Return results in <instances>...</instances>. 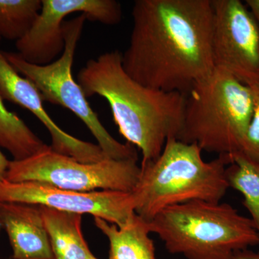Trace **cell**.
<instances>
[{"mask_svg":"<svg viewBox=\"0 0 259 259\" xmlns=\"http://www.w3.org/2000/svg\"><path fill=\"white\" fill-rule=\"evenodd\" d=\"M125 72L144 86L187 95L214 72L212 0H136Z\"/></svg>","mask_w":259,"mask_h":259,"instance_id":"1","label":"cell"},{"mask_svg":"<svg viewBox=\"0 0 259 259\" xmlns=\"http://www.w3.org/2000/svg\"><path fill=\"white\" fill-rule=\"evenodd\" d=\"M77 83L86 97L107 100L120 134L142 152L141 163L157 158L168 139H178L186 95L138 82L125 72L118 51L89 60L78 73Z\"/></svg>","mask_w":259,"mask_h":259,"instance_id":"2","label":"cell"},{"mask_svg":"<svg viewBox=\"0 0 259 259\" xmlns=\"http://www.w3.org/2000/svg\"><path fill=\"white\" fill-rule=\"evenodd\" d=\"M202 151L197 144L171 138L157 158L141 163L131 192L136 214L149 223L171 206L194 200L220 202L230 188L226 171L231 156L221 155L206 162Z\"/></svg>","mask_w":259,"mask_h":259,"instance_id":"3","label":"cell"},{"mask_svg":"<svg viewBox=\"0 0 259 259\" xmlns=\"http://www.w3.org/2000/svg\"><path fill=\"white\" fill-rule=\"evenodd\" d=\"M148 223L172 254L187 259H231L259 245L250 218L231 204L194 200L163 209Z\"/></svg>","mask_w":259,"mask_h":259,"instance_id":"4","label":"cell"},{"mask_svg":"<svg viewBox=\"0 0 259 259\" xmlns=\"http://www.w3.org/2000/svg\"><path fill=\"white\" fill-rule=\"evenodd\" d=\"M253 111L249 86L220 69L186 95L183 126L178 140L202 151L233 156L242 144Z\"/></svg>","mask_w":259,"mask_h":259,"instance_id":"5","label":"cell"},{"mask_svg":"<svg viewBox=\"0 0 259 259\" xmlns=\"http://www.w3.org/2000/svg\"><path fill=\"white\" fill-rule=\"evenodd\" d=\"M88 20L86 15L65 21L64 52L51 64L38 66L29 64L18 53L4 52L10 64L22 76L35 84L44 102L60 105L72 112L86 125L98 146L109 158L113 159H138V153L134 145L121 144L109 134L100 122L87 97L72 76V65L75 51L82 34L83 25Z\"/></svg>","mask_w":259,"mask_h":259,"instance_id":"6","label":"cell"},{"mask_svg":"<svg viewBox=\"0 0 259 259\" xmlns=\"http://www.w3.org/2000/svg\"><path fill=\"white\" fill-rule=\"evenodd\" d=\"M136 158H107L96 163H83L49 146L25 159L10 161L5 180L38 182L76 192H131L141 173Z\"/></svg>","mask_w":259,"mask_h":259,"instance_id":"7","label":"cell"},{"mask_svg":"<svg viewBox=\"0 0 259 259\" xmlns=\"http://www.w3.org/2000/svg\"><path fill=\"white\" fill-rule=\"evenodd\" d=\"M212 53L216 69L250 86L259 83V29L240 0H212Z\"/></svg>","mask_w":259,"mask_h":259,"instance_id":"8","label":"cell"},{"mask_svg":"<svg viewBox=\"0 0 259 259\" xmlns=\"http://www.w3.org/2000/svg\"><path fill=\"white\" fill-rule=\"evenodd\" d=\"M76 13L109 25L118 24L122 16L120 3L115 0H42L32 28L15 44L18 55L38 66L54 62L64 51V19Z\"/></svg>","mask_w":259,"mask_h":259,"instance_id":"9","label":"cell"},{"mask_svg":"<svg viewBox=\"0 0 259 259\" xmlns=\"http://www.w3.org/2000/svg\"><path fill=\"white\" fill-rule=\"evenodd\" d=\"M0 202L42 205L101 218L118 228L125 226L136 215L131 192L101 190L76 192L63 190L35 182L0 183Z\"/></svg>","mask_w":259,"mask_h":259,"instance_id":"10","label":"cell"},{"mask_svg":"<svg viewBox=\"0 0 259 259\" xmlns=\"http://www.w3.org/2000/svg\"><path fill=\"white\" fill-rule=\"evenodd\" d=\"M0 37V41H1ZM0 93L4 100L16 104L33 114L49 131L51 147L56 152L83 163H96L109 158L98 145L86 142L65 132L49 115L36 87L10 64L0 50Z\"/></svg>","mask_w":259,"mask_h":259,"instance_id":"11","label":"cell"},{"mask_svg":"<svg viewBox=\"0 0 259 259\" xmlns=\"http://www.w3.org/2000/svg\"><path fill=\"white\" fill-rule=\"evenodd\" d=\"M0 223L9 238L13 259H55L38 206L0 202Z\"/></svg>","mask_w":259,"mask_h":259,"instance_id":"12","label":"cell"},{"mask_svg":"<svg viewBox=\"0 0 259 259\" xmlns=\"http://www.w3.org/2000/svg\"><path fill=\"white\" fill-rule=\"evenodd\" d=\"M55 259H88L93 255L81 231L82 214L37 205Z\"/></svg>","mask_w":259,"mask_h":259,"instance_id":"13","label":"cell"},{"mask_svg":"<svg viewBox=\"0 0 259 259\" xmlns=\"http://www.w3.org/2000/svg\"><path fill=\"white\" fill-rule=\"evenodd\" d=\"M95 223L108 238L109 259H156L148 223L137 214L122 228L99 218Z\"/></svg>","mask_w":259,"mask_h":259,"instance_id":"14","label":"cell"},{"mask_svg":"<svg viewBox=\"0 0 259 259\" xmlns=\"http://www.w3.org/2000/svg\"><path fill=\"white\" fill-rule=\"evenodd\" d=\"M49 146L18 115L7 108L0 93V148L11 153L13 160L20 161L41 152Z\"/></svg>","mask_w":259,"mask_h":259,"instance_id":"15","label":"cell"},{"mask_svg":"<svg viewBox=\"0 0 259 259\" xmlns=\"http://www.w3.org/2000/svg\"><path fill=\"white\" fill-rule=\"evenodd\" d=\"M231 163L226 168L228 185L241 193L243 204L250 213L259 235V162L241 153L231 156Z\"/></svg>","mask_w":259,"mask_h":259,"instance_id":"16","label":"cell"},{"mask_svg":"<svg viewBox=\"0 0 259 259\" xmlns=\"http://www.w3.org/2000/svg\"><path fill=\"white\" fill-rule=\"evenodd\" d=\"M42 8V0H0V37L20 40L32 28Z\"/></svg>","mask_w":259,"mask_h":259,"instance_id":"17","label":"cell"},{"mask_svg":"<svg viewBox=\"0 0 259 259\" xmlns=\"http://www.w3.org/2000/svg\"><path fill=\"white\" fill-rule=\"evenodd\" d=\"M253 97V111L242 144V154L259 162V83L249 86Z\"/></svg>","mask_w":259,"mask_h":259,"instance_id":"18","label":"cell"},{"mask_svg":"<svg viewBox=\"0 0 259 259\" xmlns=\"http://www.w3.org/2000/svg\"><path fill=\"white\" fill-rule=\"evenodd\" d=\"M245 4L253 15L259 29V0H245Z\"/></svg>","mask_w":259,"mask_h":259,"instance_id":"19","label":"cell"},{"mask_svg":"<svg viewBox=\"0 0 259 259\" xmlns=\"http://www.w3.org/2000/svg\"><path fill=\"white\" fill-rule=\"evenodd\" d=\"M10 161L2 151L1 148H0V183L5 180L7 171H8V167H9Z\"/></svg>","mask_w":259,"mask_h":259,"instance_id":"20","label":"cell"},{"mask_svg":"<svg viewBox=\"0 0 259 259\" xmlns=\"http://www.w3.org/2000/svg\"><path fill=\"white\" fill-rule=\"evenodd\" d=\"M231 259H259V252L248 249L240 250Z\"/></svg>","mask_w":259,"mask_h":259,"instance_id":"21","label":"cell"},{"mask_svg":"<svg viewBox=\"0 0 259 259\" xmlns=\"http://www.w3.org/2000/svg\"><path fill=\"white\" fill-rule=\"evenodd\" d=\"M88 259H97V258H95V256H94V255H92L91 256L89 257Z\"/></svg>","mask_w":259,"mask_h":259,"instance_id":"22","label":"cell"},{"mask_svg":"<svg viewBox=\"0 0 259 259\" xmlns=\"http://www.w3.org/2000/svg\"><path fill=\"white\" fill-rule=\"evenodd\" d=\"M2 228H3V227H2L1 223H0V231H1ZM8 259H13V258H8Z\"/></svg>","mask_w":259,"mask_h":259,"instance_id":"23","label":"cell"}]
</instances>
